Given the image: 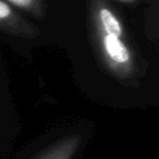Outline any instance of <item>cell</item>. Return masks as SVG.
Wrapping results in <instances>:
<instances>
[{
  "label": "cell",
  "instance_id": "obj_4",
  "mask_svg": "<svg viewBox=\"0 0 159 159\" xmlns=\"http://www.w3.org/2000/svg\"><path fill=\"white\" fill-rule=\"evenodd\" d=\"M10 24V26L18 25V16H16L12 6L6 1H0V24Z\"/></svg>",
  "mask_w": 159,
  "mask_h": 159
},
{
  "label": "cell",
  "instance_id": "obj_1",
  "mask_svg": "<svg viewBox=\"0 0 159 159\" xmlns=\"http://www.w3.org/2000/svg\"><path fill=\"white\" fill-rule=\"evenodd\" d=\"M92 5L95 37L102 60L116 76L129 77L134 70V62L130 47L124 40L121 21L105 2Z\"/></svg>",
  "mask_w": 159,
  "mask_h": 159
},
{
  "label": "cell",
  "instance_id": "obj_2",
  "mask_svg": "<svg viewBox=\"0 0 159 159\" xmlns=\"http://www.w3.org/2000/svg\"><path fill=\"white\" fill-rule=\"evenodd\" d=\"M81 136L69 135L53 144L38 159H73L81 144Z\"/></svg>",
  "mask_w": 159,
  "mask_h": 159
},
{
  "label": "cell",
  "instance_id": "obj_3",
  "mask_svg": "<svg viewBox=\"0 0 159 159\" xmlns=\"http://www.w3.org/2000/svg\"><path fill=\"white\" fill-rule=\"evenodd\" d=\"M10 6L18 9L24 10L34 16H42L43 3L40 1H35V0H9L8 1Z\"/></svg>",
  "mask_w": 159,
  "mask_h": 159
}]
</instances>
